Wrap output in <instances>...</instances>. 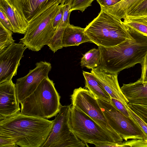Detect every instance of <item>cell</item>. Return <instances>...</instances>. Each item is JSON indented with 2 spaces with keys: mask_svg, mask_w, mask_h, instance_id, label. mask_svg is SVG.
I'll return each mask as SVG.
<instances>
[{
  "mask_svg": "<svg viewBox=\"0 0 147 147\" xmlns=\"http://www.w3.org/2000/svg\"><path fill=\"white\" fill-rule=\"evenodd\" d=\"M71 105L62 106L55 116L52 129L41 147H84L89 146L79 139L71 129Z\"/></svg>",
  "mask_w": 147,
  "mask_h": 147,
  "instance_id": "52a82bcc",
  "label": "cell"
},
{
  "mask_svg": "<svg viewBox=\"0 0 147 147\" xmlns=\"http://www.w3.org/2000/svg\"><path fill=\"white\" fill-rule=\"evenodd\" d=\"M71 105L80 109L110 133L120 143L123 139L111 127L98 103L97 98L88 89L80 87L71 95Z\"/></svg>",
  "mask_w": 147,
  "mask_h": 147,
  "instance_id": "ba28073f",
  "label": "cell"
},
{
  "mask_svg": "<svg viewBox=\"0 0 147 147\" xmlns=\"http://www.w3.org/2000/svg\"><path fill=\"white\" fill-rule=\"evenodd\" d=\"M21 4L29 21L36 10L47 0H17Z\"/></svg>",
  "mask_w": 147,
  "mask_h": 147,
  "instance_id": "44dd1931",
  "label": "cell"
},
{
  "mask_svg": "<svg viewBox=\"0 0 147 147\" xmlns=\"http://www.w3.org/2000/svg\"><path fill=\"white\" fill-rule=\"evenodd\" d=\"M84 32L91 42L105 47H114L134 39L121 20L102 9L85 28Z\"/></svg>",
  "mask_w": 147,
  "mask_h": 147,
  "instance_id": "3957f363",
  "label": "cell"
},
{
  "mask_svg": "<svg viewBox=\"0 0 147 147\" xmlns=\"http://www.w3.org/2000/svg\"><path fill=\"white\" fill-rule=\"evenodd\" d=\"M85 28L75 26L70 24L65 28L62 39L63 47L76 46L90 42L89 38L85 34Z\"/></svg>",
  "mask_w": 147,
  "mask_h": 147,
  "instance_id": "2e32d148",
  "label": "cell"
},
{
  "mask_svg": "<svg viewBox=\"0 0 147 147\" xmlns=\"http://www.w3.org/2000/svg\"><path fill=\"white\" fill-rule=\"evenodd\" d=\"M91 72L111 98L116 99L126 107L128 101L123 94L118 80V73H111L95 68Z\"/></svg>",
  "mask_w": 147,
  "mask_h": 147,
  "instance_id": "5bb4252c",
  "label": "cell"
},
{
  "mask_svg": "<svg viewBox=\"0 0 147 147\" xmlns=\"http://www.w3.org/2000/svg\"><path fill=\"white\" fill-rule=\"evenodd\" d=\"M61 96L53 81L48 76L45 78L34 92L20 104V114L49 119L56 116L61 105Z\"/></svg>",
  "mask_w": 147,
  "mask_h": 147,
  "instance_id": "277c9868",
  "label": "cell"
},
{
  "mask_svg": "<svg viewBox=\"0 0 147 147\" xmlns=\"http://www.w3.org/2000/svg\"><path fill=\"white\" fill-rule=\"evenodd\" d=\"M0 22L8 29L13 32L12 25L7 17L5 13L0 9Z\"/></svg>",
  "mask_w": 147,
  "mask_h": 147,
  "instance_id": "4dcf8cb0",
  "label": "cell"
},
{
  "mask_svg": "<svg viewBox=\"0 0 147 147\" xmlns=\"http://www.w3.org/2000/svg\"><path fill=\"white\" fill-rule=\"evenodd\" d=\"M126 15L132 16L147 15V0L141 1Z\"/></svg>",
  "mask_w": 147,
  "mask_h": 147,
  "instance_id": "cb8c5ba5",
  "label": "cell"
},
{
  "mask_svg": "<svg viewBox=\"0 0 147 147\" xmlns=\"http://www.w3.org/2000/svg\"><path fill=\"white\" fill-rule=\"evenodd\" d=\"M131 118L140 126L147 136V124L135 113L128 106H126Z\"/></svg>",
  "mask_w": 147,
  "mask_h": 147,
  "instance_id": "83f0119b",
  "label": "cell"
},
{
  "mask_svg": "<svg viewBox=\"0 0 147 147\" xmlns=\"http://www.w3.org/2000/svg\"><path fill=\"white\" fill-rule=\"evenodd\" d=\"M140 64L142 73L141 77L138 80L143 82H147V54Z\"/></svg>",
  "mask_w": 147,
  "mask_h": 147,
  "instance_id": "f1b7e54d",
  "label": "cell"
},
{
  "mask_svg": "<svg viewBox=\"0 0 147 147\" xmlns=\"http://www.w3.org/2000/svg\"><path fill=\"white\" fill-rule=\"evenodd\" d=\"M100 7H109L113 6L121 0H96Z\"/></svg>",
  "mask_w": 147,
  "mask_h": 147,
  "instance_id": "1f68e13d",
  "label": "cell"
},
{
  "mask_svg": "<svg viewBox=\"0 0 147 147\" xmlns=\"http://www.w3.org/2000/svg\"><path fill=\"white\" fill-rule=\"evenodd\" d=\"M144 0H121L109 7H100L101 9L121 20L126 15Z\"/></svg>",
  "mask_w": 147,
  "mask_h": 147,
  "instance_id": "e0dca14e",
  "label": "cell"
},
{
  "mask_svg": "<svg viewBox=\"0 0 147 147\" xmlns=\"http://www.w3.org/2000/svg\"><path fill=\"white\" fill-rule=\"evenodd\" d=\"M0 9L5 14L13 27V32L26 33L29 25L21 3L17 0H0Z\"/></svg>",
  "mask_w": 147,
  "mask_h": 147,
  "instance_id": "4fadbf2b",
  "label": "cell"
},
{
  "mask_svg": "<svg viewBox=\"0 0 147 147\" xmlns=\"http://www.w3.org/2000/svg\"><path fill=\"white\" fill-rule=\"evenodd\" d=\"M128 29L134 40L111 47L98 46L100 59L96 68L107 72L119 74L125 69L141 63L147 54V37Z\"/></svg>",
  "mask_w": 147,
  "mask_h": 147,
  "instance_id": "7a4b0ae2",
  "label": "cell"
},
{
  "mask_svg": "<svg viewBox=\"0 0 147 147\" xmlns=\"http://www.w3.org/2000/svg\"><path fill=\"white\" fill-rule=\"evenodd\" d=\"M85 87L97 98L110 102L111 97L91 73L83 71Z\"/></svg>",
  "mask_w": 147,
  "mask_h": 147,
  "instance_id": "ac0fdd59",
  "label": "cell"
},
{
  "mask_svg": "<svg viewBox=\"0 0 147 147\" xmlns=\"http://www.w3.org/2000/svg\"><path fill=\"white\" fill-rule=\"evenodd\" d=\"M92 1H93L94 0H92Z\"/></svg>",
  "mask_w": 147,
  "mask_h": 147,
  "instance_id": "836d02e7",
  "label": "cell"
},
{
  "mask_svg": "<svg viewBox=\"0 0 147 147\" xmlns=\"http://www.w3.org/2000/svg\"><path fill=\"white\" fill-rule=\"evenodd\" d=\"M82 55L80 62L82 68L86 67L92 69L98 66L100 59V53L98 48L92 49Z\"/></svg>",
  "mask_w": 147,
  "mask_h": 147,
  "instance_id": "ffe728a7",
  "label": "cell"
},
{
  "mask_svg": "<svg viewBox=\"0 0 147 147\" xmlns=\"http://www.w3.org/2000/svg\"><path fill=\"white\" fill-rule=\"evenodd\" d=\"M61 8L47 9L34 17L29 22L24 37L20 43L33 51H38L47 45L56 30L53 26L55 18Z\"/></svg>",
  "mask_w": 147,
  "mask_h": 147,
  "instance_id": "8992f818",
  "label": "cell"
},
{
  "mask_svg": "<svg viewBox=\"0 0 147 147\" xmlns=\"http://www.w3.org/2000/svg\"><path fill=\"white\" fill-rule=\"evenodd\" d=\"M12 32L0 22V52L14 42L15 40L12 36Z\"/></svg>",
  "mask_w": 147,
  "mask_h": 147,
  "instance_id": "7402d4cb",
  "label": "cell"
},
{
  "mask_svg": "<svg viewBox=\"0 0 147 147\" xmlns=\"http://www.w3.org/2000/svg\"><path fill=\"white\" fill-rule=\"evenodd\" d=\"M54 120L22 115L0 120V135L21 147H41L51 131Z\"/></svg>",
  "mask_w": 147,
  "mask_h": 147,
  "instance_id": "6da1fadb",
  "label": "cell"
},
{
  "mask_svg": "<svg viewBox=\"0 0 147 147\" xmlns=\"http://www.w3.org/2000/svg\"><path fill=\"white\" fill-rule=\"evenodd\" d=\"M128 107L147 124V105L127 104Z\"/></svg>",
  "mask_w": 147,
  "mask_h": 147,
  "instance_id": "603a6c76",
  "label": "cell"
},
{
  "mask_svg": "<svg viewBox=\"0 0 147 147\" xmlns=\"http://www.w3.org/2000/svg\"><path fill=\"white\" fill-rule=\"evenodd\" d=\"M30 70L25 76L16 80V85L17 99L19 104L31 94L41 82L48 77L52 67L49 62L40 61Z\"/></svg>",
  "mask_w": 147,
  "mask_h": 147,
  "instance_id": "30bf717a",
  "label": "cell"
},
{
  "mask_svg": "<svg viewBox=\"0 0 147 147\" xmlns=\"http://www.w3.org/2000/svg\"><path fill=\"white\" fill-rule=\"evenodd\" d=\"M18 146L12 140L0 135V147H16Z\"/></svg>",
  "mask_w": 147,
  "mask_h": 147,
  "instance_id": "f546056e",
  "label": "cell"
},
{
  "mask_svg": "<svg viewBox=\"0 0 147 147\" xmlns=\"http://www.w3.org/2000/svg\"><path fill=\"white\" fill-rule=\"evenodd\" d=\"M122 23L128 29L147 37V15L132 16L126 15Z\"/></svg>",
  "mask_w": 147,
  "mask_h": 147,
  "instance_id": "d6986e66",
  "label": "cell"
},
{
  "mask_svg": "<svg viewBox=\"0 0 147 147\" xmlns=\"http://www.w3.org/2000/svg\"><path fill=\"white\" fill-rule=\"evenodd\" d=\"M70 124L77 137L87 145L90 144L96 147H107L119 144L110 133L87 115L72 105Z\"/></svg>",
  "mask_w": 147,
  "mask_h": 147,
  "instance_id": "5b68a950",
  "label": "cell"
},
{
  "mask_svg": "<svg viewBox=\"0 0 147 147\" xmlns=\"http://www.w3.org/2000/svg\"><path fill=\"white\" fill-rule=\"evenodd\" d=\"M63 6L59 12L55 17L54 20L53 26L54 28L56 29H57V26L60 22L62 18L63 13Z\"/></svg>",
  "mask_w": 147,
  "mask_h": 147,
  "instance_id": "d6a6232c",
  "label": "cell"
},
{
  "mask_svg": "<svg viewBox=\"0 0 147 147\" xmlns=\"http://www.w3.org/2000/svg\"><path fill=\"white\" fill-rule=\"evenodd\" d=\"M63 15L60 22L57 26L63 28L66 27L70 24L69 18L71 12L68 6L64 5L63 6Z\"/></svg>",
  "mask_w": 147,
  "mask_h": 147,
  "instance_id": "484cf974",
  "label": "cell"
},
{
  "mask_svg": "<svg viewBox=\"0 0 147 147\" xmlns=\"http://www.w3.org/2000/svg\"><path fill=\"white\" fill-rule=\"evenodd\" d=\"M98 103L111 127L125 141L130 139H144L147 136L131 118L127 117L110 102L97 98Z\"/></svg>",
  "mask_w": 147,
  "mask_h": 147,
  "instance_id": "9c48e42d",
  "label": "cell"
},
{
  "mask_svg": "<svg viewBox=\"0 0 147 147\" xmlns=\"http://www.w3.org/2000/svg\"><path fill=\"white\" fill-rule=\"evenodd\" d=\"M147 147V140L144 139H133L117 144L115 147Z\"/></svg>",
  "mask_w": 147,
  "mask_h": 147,
  "instance_id": "d4e9b609",
  "label": "cell"
},
{
  "mask_svg": "<svg viewBox=\"0 0 147 147\" xmlns=\"http://www.w3.org/2000/svg\"><path fill=\"white\" fill-rule=\"evenodd\" d=\"M16 95L15 84L12 80L0 84V120L20 113Z\"/></svg>",
  "mask_w": 147,
  "mask_h": 147,
  "instance_id": "7c38bea8",
  "label": "cell"
},
{
  "mask_svg": "<svg viewBox=\"0 0 147 147\" xmlns=\"http://www.w3.org/2000/svg\"><path fill=\"white\" fill-rule=\"evenodd\" d=\"M118 111L126 117L131 118L128 110L126 106L119 100L113 98H111L110 102Z\"/></svg>",
  "mask_w": 147,
  "mask_h": 147,
  "instance_id": "4316f807",
  "label": "cell"
},
{
  "mask_svg": "<svg viewBox=\"0 0 147 147\" xmlns=\"http://www.w3.org/2000/svg\"><path fill=\"white\" fill-rule=\"evenodd\" d=\"M121 89L129 103L147 105V82L138 80L134 82L123 84Z\"/></svg>",
  "mask_w": 147,
  "mask_h": 147,
  "instance_id": "9a60e30c",
  "label": "cell"
},
{
  "mask_svg": "<svg viewBox=\"0 0 147 147\" xmlns=\"http://www.w3.org/2000/svg\"><path fill=\"white\" fill-rule=\"evenodd\" d=\"M26 48L22 43L13 42L0 52V84L12 80L17 75Z\"/></svg>",
  "mask_w": 147,
  "mask_h": 147,
  "instance_id": "8fae6325",
  "label": "cell"
}]
</instances>
